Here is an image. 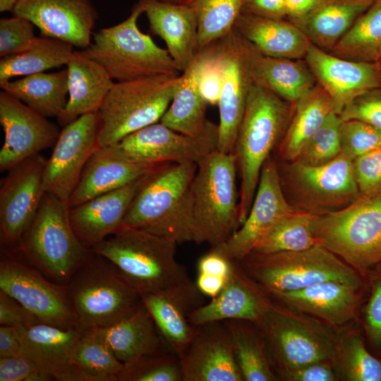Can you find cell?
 I'll return each mask as SVG.
<instances>
[{
	"mask_svg": "<svg viewBox=\"0 0 381 381\" xmlns=\"http://www.w3.org/2000/svg\"><path fill=\"white\" fill-rule=\"evenodd\" d=\"M178 244L144 230L123 226L91 250L112 262L141 295L163 294L191 311L205 304L204 295L176 258Z\"/></svg>",
	"mask_w": 381,
	"mask_h": 381,
	"instance_id": "6da1fadb",
	"label": "cell"
},
{
	"mask_svg": "<svg viewBox=\"0 0 381 381\" xmlns=\"http://www.w3.org/2000/svg\"><path fill=\"white\" fill-rule=\"evenodd\" d=\"M194 162L157 165L133 200L123 226L146 231L177 244L193 242L192 184Z\"/></svg>",
	"mask_w": 381,
	"mask_h": 381,
	"instance_id": "7a4b0ae2",
	"label": "cell"
},
{
	"mask_svg": "<svg viewBox=\"0 0 381 381\" xmlns=\"http://www.w3.org/2000/svg\"><path fill=\"white\" fill-rule=\"evenodd\" d=\"M291 111V104L268 89L252 84L233 152L241 179V225L253 202L262 169L279 145Z\"/></svg>",
	"mask_w": 381,
	"mask_h": 381,
	"instance_id": "3957f363",
	"label": "cell"
},
{
	"mask_svg": "<svg viewBox=\"0 0 381 381\" xmlns=\"http://www.w3.org/2000/svg\"><path fill=\"white\" fill-rule=\"evenodd\" d=\"M237 171L234 154L217 150L198 164L192 184L193 242L218 246L241 226Z\"/></svg>",
	"mask_w": 381,
	"mask_h": 381,
	"instance_id": "277c9868",
	"label": "cell"
},
{
	"mask_svg": "<svg viewBox=\"0 0 381 381\" xmlns=\"http://www.w3.org/2000/svg\"><path fill=\"white\" fill-rule=\"evenodd\" d=\"M316 243L363 277L381 268V194L360 196L339 210L315 215Z\"/></svg>",
	"mask_w": 381,
	"mask_h": 381,
	"instance_id": "5b68a950",
	"label": "cell"
},
{
	"mask_svg": "<svg viewBox=\"0 0 381 381\" xmlns=\"http://www.w3.org/2000/svg\"><path fill=\"white\" fill-rule=\"evenodd\" d=\"M66 287L78 327L83 331L112 325L133 313L143 302L115 265L94 252Z\"/></svg>",
	"mask_w": 381,
	"mask_h": 381,
	"instance_id": "8992f818",
	"label": "cell"
},
{
	"mask_svg": "<svg viewBox=\"0 0 381 381\" xmlns=\"http://www.w3.org/2000/svg\"><path fill=\"white\" fill-rule=\"evenodd\" d=\"M142 0L134 4L123 21L99 30L83 49L107 71L113 80H129L182 72L167 49L159 47L139 29L138 20L144 13Z\"/></svg>",
	"mask_w": 381,
	"mask_h": 381,
	"instance_id": "52a82bcc",
	"label": "cell"
},
{
	"mask_svg": "<svg viewBox=\"0 0 381 381\" xmlns=\"http://www.w3.org/2000/svg\"><path fill=\"white\" fill-rule=\"evenodd\" d=\"M20 253L49 280L66 285L92 251L76 236L68 202L45 193L24 235Z\"/></svg>",
	"mask_w": 381,
	"mask_h": 381,
	"instance_id": "ba28073f",
	"label": "cell"
},
{
	"mask_svg": "<svg viewBox=\"0 0 381 381\" xmlns=\"http://www.w3.org/2000/svg\"><path fill=\"white\" fill-rule=\"evenodd\" d=\"M237 261L251 279L272 295L329 280L362 286L356 270L318 243L299 251L250 253Z\"/></svg>",
	"mask_w": 381,
	"mask_h": 381,
	"instance_id": "9c48e42d",
	"label": "cell"
},
{
	"mask_svg": "<svg viewBox=\"0 0 381 381\" xmlns=\"http://www.w3.org/2000/svg\"><path fill=\"white\" fill-rule=\"evenodd\" d=\"M179 75H157L114 82L98 113L100 146L159 122L180 83Z\"/></svg>",
	"mask_w": 381,
	"mask_h": 381,
	"instance_id": "30bf717a",
	"label": "cell"
},
{
	"mask_svg": "<svg viewBox=\"0 0 381 381\" xmlns=\"http://www.w3.org/2000/svg\"><path fill=\"white\" fill-rule=\"evenodd\" d=\"M258 325L279 378L289 370L313 362L332 361L334 356L339 340L332 329L288 306L272 303Z\"/></svg>",
	"mask_w": 381,
	"mask_h": 381,
	"instance_id": "8fae6325",
	"label": "cell"
},
{
	"mask_svg": "<svg viewBox=\"0 0 381 381\" xmlns=\"http://www.w3.org/2000/svg\"><path fill=\"white\" fill-rule=\"evenodd\" d=\"M277 164L284 193L296 211L313 215L337 211L361 196L353 161L341 154L320 166L296 161Z\"/></svg>",
	"mask_w": 381,
	"mask_h": 381,
	"instance_id": "7c38bea8",
	"label": "cell"
},
{
	"mask_svg": "<svg viewBox=\"0 0 381 381\" xmlns=\"http://www.w3.org/2000/svg\"><path fill=\"white\" fill-rule=\"evenodd\" d=\"M19 254L1 249L0 290L16 299L41 322L78 327L66 285L52 282Z\"/></svg>",
	"mask_w": 381,
	"mask_h": 381,
	"instance_id": "4fadbf2b",
	"label": "cell"
},
{
	"mask_svg": "<svg viewBox=\"0 0 381 381\" xmlns=\"http://www.w3.org/2000/svg\"><path fill=\"white\" fill-rule=\"evenodd\" d=\"M47 159L40 153L8 170L0 189V241L2 250L20 252L25 234L46 193L43 173Z\"/></svg>",
	"mask_w": 381,
	"mask_h": 381,
	"instance_id": "5bb4252c",
	"label": "cell"
},
{
	"mask_svg": "<svg viewBox=\"0 0 381 381\" xmlns=\"http://www.w3.org/2000/svg\"><path fill=\"white\" fill-rule=\"evenodd\" d=\"M212 46L223 74L217 104L219 123L217 150L224 153H233L249 90L253 83L247 44L246 40L234 29Z\"/></svg>",
	"mask_w": 381,
	"mask_h": 381,
	"instance_id": "9a60e30c",
	"label": "cell"
},
{
	"mask_svg": "<svg viewBox=\"0 0 381 381\" xmlns=\"http://www.w3.org/2000/svg\"><path fill=\"white\" fill-rule=\"evenodd\" d=\"M98 112L82 115L64 126L44 169L46 193L68 200L93 152L100 146Z\"/></svg>",
	"mask_w": 381,
	"mask_h": 381,
	"instance_id": "2e32d148",
	"label": "cell"
},
{
	"mask_svg": "<svg viewBox=\"0 0 381 381\" xmlns=\"http://www.w3.org/2000/svg\"><path fill=\"white\" fill-rule=\"evenodd\" d=\"M218 124L207 121L203 131L189 135L157 122L136 131L117 143L131 159L141 163L194 162L217 150Z\"/></svg>",
	"mask_w": 381,
	"mask_h": 381,
	"instance_id": "e0dca14e",
	"label": "cell"
},
{
	"mask_svg": "<svg viewBox=\"0 0 381 381\" xmlns=\"http://www.w3.org/2000/svg\"><path fill=\"white\" fill-rule=\"evenodd\" d=\"M296 211L282 190L277 162L270 157L262 169L246 220L225 243L211 248L230 260H239L252 251L277 222Z\"/></svg>",
	"mask_w": 381,
	"mask_h": 381,
	"instance_id": "ac0fdd59",
	"label": "cell"
},
{
	"mask_svg": "<svg viewBox=\"0 0 381 381\" xmlns=\"http://www.w3.org/2000/svg\"><path fill=\"white\" fill-rule=\"evenodd\" d=\"M0 123L4 132L1 171H8L52 147L61 131L47 117L4 90L0 92Z\"/></svg>",
	"mask_w": 381,
	"mask_h": 381,
	"instance_id": "d6986e66",
	"label": "cell"
},
{
	"mask_svg": "<svg viewBox=\"0 0 381 381\" xmlns=\"http://www.w3.org/2000/svg\"><path fill=\"white\" fill-rule=\"evenodd\" d=\"M39 28L42 36L85 49L92 42L98 13L92 0H18L11 12Z\"/></svg>",
	"mask_w": 381,
	"mask_h": 381,
	"instance_id": "ffe728a7",
	"label": "cell"
},
{
	"mask_svg": "<svg viewBox=\"0 0 381 381\" xmlns=\"http://www.w3.org/2000/svg\"><path fill=\"white\" fill-rule=\"evenodd\" d=\"M180 356L183 381H243L223 321L196 325Z\"/></svg>",
	"mask_w": 381,
	"mask_h": 381,
	"instance_id": "44dd1931",
	"label": "cell"
},
{
	"mask_svg": "<svg viewBox=\"0 0 381 381\" xmlns=\"http://www.w3.org/2000/svg\"><path fill=\"white\" fill-rule=\"evenodd\" d=\"M304 60L337 114L357 96L381 87V68L377 63L342 59L312 43Z\"/></svg>",
	"mask_w": 381,
	"mask_h": 381,
	"instance_id": "7402d4cb",
	"label": "cell"
},
{
	"mask_svg": "<svg viewBox=\"0 0 381 381\" xmlns=\"http://www.w3.org/2000/svg\"><path fill=\"white\" fill-rule=\"evenodd\" d=\"M147 174L69 208L72 227L86 248L91 250L123 227L126 212Z\"/></svg>",
	"mask_w": 381,
	"mask_h": 381,
	"instance_id": "603a6c76",
	"label": "cell"
},
{
	"mask_svg": "<svg viewBox=\"0 0 381 381\" xmlns=\"http://www.w3.org/2000/svg\"><path fill=\"white\" fill-rule=\"evenodd\" d=\"M159 164L131 159L118 143L99 146L86 163L68 205L70 208L123 187L147 174Z\"/></svg>",
	"mask_w": 381,
	"mask_h": 381,
	"instance_id": "cb8c5ba5",
	"label": "cell"
},
{
	"mask_svg": "<svg viewBox=\"0 0 381 381\" xmlns=\"http://www.w3.org/2000/svg\"><path fill=\"white\" fill-rule=\"evenodd\" d=\"M272 294L251 279L237 260H232L229 279L220 294L188 316L194 325L228 319H243L259 323L273 301Z\"/></svg>",
	"mask_w": 381,
	"mask_h": 381,
	"instance_id": "d4e9b609",
	"label": "cell"
},
{
	"mask_svg": "<svg viewBox=\"0 0 381 381\" xmlns=\"http://www.w3.org/2000/svg\"><path fill=\"white\" fill-rule=\"evenodd\" d=\"M362 286L329 280L272 295L286 306L313 315L327 325H341L355 315Z\"/></svg>",
	"mask_w": 381,
	"mask_h": 381,
	"instance_id": "484cf974",
	"label": "cell"
},
{
	"mask_svg": "<svg viewBox=\"0 0 381 381\" xmlns=\"http://www.w3.org/2000/svg\"><path fill=\"white\" fill-rule=\"evenodd\" d=\"M142 1L150 31L164 41L170 56L183 72L198 52V27L193 10L181 2Z\"/></svg>",
	"mask_w": 381,
	"mask_h": 381,
	"instance_id": "4316f807",
	"label": "cell"
},
{
	"mask_svg": "<svg viewBox=\"0 0 381 381\" xmlns=\"http://www.w3.org/2000/svg\"><path fill=\"white\" fill-rule=\"evenodd\" d=\"M18 329L24 357L39 364L54 380L78 381L71 365V352L83 330L44 322Z\"/></svg>",
	"mask_w": 381,
	"mask_h": 381,
	"instance_id": "83f0119b",
	"label": "cell"
},
{
	"mask_svg": "<svg viewBox=\"0 0 381 381\" xmlns=\"http://www.w3.org/2000/svg\"><path fill=\"white\" fill-rule=\"evenodd\" d=\"M68 97L57 118L64 126L79 116L98 112L114 82L107 71L85 52H73L67 64Z\"/></svg>",
	"mask_w": 381,
	"mask_h": 381,
	"instance_id": "f1b7e54d",
	"label": "cell"
},
{
	"mask_svg": "<svg viewBox=\"0 0 381 381\" xmlns=\"http://www.w3.org/2000/svg\"><path fill=\"white\" fill-rule=\"evenodd\" d=\"M234 29L258 52L270 57L304 59L311 44L305 33L286 18L241 12Z\"/></svg>",
	"mask_w": 381,
	"mask_h": 381,
	"instance_id": "f546056e",
	"label": "cell"
},
{
	"mask_svg": "<svg viewBox=\"0 0 381 381\" xmlns=\"http://www.w3.org/2000/svg\"><path fill=\"white\" fill-rule=\"evenodd\" d=\"M91 330L124 364L145 356L172 350L143 302L123 320L104 328Z\"/></svg>",
	"mask_w": 381,
	"mask_h": 381,
	"instance_id": "4dcf8cb0",
	"label": "cell"
},
{
	"mask_svg": "<svg viewBox=\"0 0 381 381\" xmlns=\"http://www.w3.org/2000/svg\"><path fill=\"white\" fill-rule=\"evenodd\" d=\"M246 44L253 83L268 89L291 104L316 85L305 60L267 56L248 41Z\"/></svg>",
	"mask_w": 381,
	"mask_h": 381,
	"instance_id": "1f68e13d",
	"label": "cell"
},
{
	"mask_svg": "<svg viewBox=\"0 0 381 381\" xmlns=\"http://www.w3.org/2000/svg\"><path fill=\"white\" fill-rule=\"evenodd\" d=\"M375 0H325L304 18L292 22L318 47L329 52Z\"/></svg>",
	"mask_w": 381,
	"mask_h": 381,
	"instance_id": "d6a6232c",
	"label": "cell"
},
{
	"mask_svg": "<svg viewBox=\"0 0 381 381\" xmlns=\"http://www.w3.org/2000/svg\"><path fill=\"white\" fill-rule=\"evenodd\" d=\"M204 50L197 52L193 60L181 73L180 83L168 109L159 122L179 133L196 135L205 128L208 104L200 90V73Z\"/></svg>",
	"mask_w": 381,
	"mask_h": 381,
	"instance_id": "836d02e7",
	"label": "cell"
},
{
	"mask_svg": "<svg viewBox=\"0 0 381 381\" xmlns=\"http://www.w3.org/2000/svg\"><path fill=\"white\" fill-rule=\"evenodd\" d=\"M293 104L286 130L278 145L282 162L294 161L303 144L334 111L330 97L318 84Z\"/></svg>",
	"mask_w": 381,
	"mask_h": 381,
	"instance_id": "e575fe53",
	"label": "cell"
},
{
	"mask_svg": "<svg viewBox=\"0 0 381 381\" xmlns=\"http://www.w3.org/2000/svg\"><path fill=\"white\" fill-rule=\"evenodd\" d=\"M0 87L42 115L58 118L68 97L67 68L28 75L0 83Z\"/></svg>",
	"mask_w": 381,
	"mask_h": 381,
	"instance_id": "d590c367",
	"label": "cell"
},
{
	"mask_svg": "<svg viewBox=\"0 0 381 381\" xmlns=\"http://www.w3.org/2000/svg\"><path fill=\"white\" fill-rule=\"evenodd\" d=\"M222 321L229 334L243 381L279 380L260 325L243 319Z\"/></svg>",
	"mask_w": 381,
	"mask_h": 381,
	"instance_id": "8d00e7d4",
	"label": "cell"
},
{
	"mask_svg": "<svg viewBox=\"0 0 381 381\" xmlns=\"http://www.w3.org/2000/svg\"><path fill=\"white\" fill-rule=\"evenodd\" d=\"M73 52V45L69 42L44 36L36 37L25 51L1 58L0 83L66 65Z\"/></svg>",
	"mask_w": 381,
	"mask_h": 381,
	"instance_id": "74e56055",
	"label": "cell"
},
{
	"mask_svg": "<svg viewBox=\"0 0 381 381\" xmlns=\"http://www.w3.org/2000/svg\"><path fill=\"white\" fill-rule=\"evenodd\" d=\"M78 381H120L124 368L109 346L93 330L83 331L71 352Z\"/></svg>",
	"mask_w": 381,
	"mask_h": 381,
	"instance_id": "f35d334b",
	"label": "cell"
},
{
	"mask_svg": "<svg viewBox=\"0 0 381 381\" xmlns=\"http://www.w3.org/2000/svg\"><path fill=\"white\" fill-rule=\"evenodd\" d=\"M380 50L381 0H375L328 52L345 59L376 63Z\"/></svg>",
	"mask_w": 381,
	"mask_h": 381,
	"instance_id": "ab89813d",
	"label": "cell"
},
{
	"mask_svg": "<svg viewBox=\"0 0 381 381\" xmlns=\"http://www.w3.org/2000/svg\"><path fill=\"white\" fill-rule=\"evenodd\" d=\"M141 298L164 339L180 357L195 334V326L188 320L191 312L163 294H146Z\"/></svg>",
	"mask_w": 381,
	"mask_h": 381,
	"instance_id": "60d3db41",
	"label": "cell"
},
{
	"mask_svg": "<svg viewBox=\"0 0 381 381\" xmlns=\"http://www.w3.org/2000/svg\"><path fill=\"white\" fill-rule=\"evenodd\" d=\"M243 0H181L190 7L198 27V51L219 41L233 30Z\"/></svg>",
	"mask_w": 381,
	"mask_h": 381,
	"instance_id": "b9f144b4",
	"label": "cell"
},
{
	"mask_svg": "<svg viewBox=\"0 0 381 381\" xmlns=\"http://www.w3.org/2000/svg\"><path fill=\"white\" fill-rule=\"evenodd\" d=\"M314 216L299 211L285 216L267 232L250 253L270 254L313 247L317 243L310 230Z\"/></svg>",
	"mask_w": 381,
	"mask_h": 381,
	"instance_id": "7bdbcfd3",
	"label": "cell"
},
{
	"mask_svg": "<svg viewBox=\"0 0 381 381\" xmlns=\"http://www.w3.org/2000/svg\"><path fill=\"white\" fill-rule=\"evenodd\" d=\"M332 363L343 380L381 381V361L368 351L358 334L350 333L338 341Z\"/></svg>",
	"mask_w": 381,
	"mask_h": 381,
	"instance_id": "ee69618b",
	"label": "cell"
},
{
	"mask_svg": "<svg viewBox=\"0 0 381 381\" xmlns=\"http://www.w3.org/2000/svg\"><path fill=\"white\" fill-rule=\"evenodd\" d=\"M344 121L332 111L308 139L294 161L309 166L327 164L341 154V130Z\"/></svg>",
	"mask_w": 381,
	"mask_h": 381,
	"instance_id": "f6af8a7d",
	"label": "cell"
},
{
	"mask_svg": "<svg viewBox=\"0 0 381 381\" xmlns=\"http://www.w3.org/2000/svg\"><path fill=\"white\" fill-rule=\"evenodd\" d=\"M120 381H183L180 358L172 350L124 364Z\"/></svg>",
	"mask_w": 381,
	"mask_h": 381,
	"instance_id": "bcb514c9",
	"label": "cell"
},
{
	"mask_svg": "<svg viewBox=\"0 0 381 381\" xmlns=\"http://www.w3.org/2000/svg\"><path fill=\"white\" fill-rule=\"evenodd\" d=\"M381 146V131L365 122L344 121L341 130V154L354 160Z\"/></svg>",
	"mask_w": 381,
	"mask_h": 381,
	"instance_id": "7dc6e473",
	"label": "cell"
},
{
	"mask_svg": "<svg viewBox=\"0 0 381 381\" xmlns=\"http://www.w3.org/2000/svg\"><path fill=\"white\" fill-rule=\"evenodd\" d=\"M35 25L28 19L13 16L0 19V56L6 57L28 49L34 42Z\"/></svg>",
	"mask_w": 381,
	"mask_h": 381,
	"instance_id": "c3c4849f",
	"label": "cell"
},
{
	"mask_svg": "<svg viewBox=\"0 0 381 381\" xmlns=\"http://www.w3.org/2000/svg\"><path fill=\"white\" fill-rule=\"evenodd\" d=\"M353 171L361 196L381 194V146L353 160Z\"/></svg>",
	"mask_w": 381,
	"mask_h": 381,
	"instance_id": "681fc988",
	"label": "cell"
},
{
	"mask_svg": "<svg viewBox=\"0 0 381 381\" xmlns=\"http://www.w3.org/2000/svg\"><path fill=\"white\" fill-rule=\"evenodd\" d=\"M339 114L344 121H361L381 131V87L357 96Z\"/></svg>",
	"mask_w": 381,
	"mask_h": 381,
	"instance_id": "f907efd6",
	"label": "cell"
},
{
	"mask_svg": "<svg viewBox=\"0 0 381 381\" xmlns=\"http://www.w3.org/2000/svg\"><path fill=\"white\" fill-rule=\"evenodd\" d=\"M371 277V290L364 309L363 326L373 349L381 353V268Z\"/></svg>",
	"mask_w": 381,
	"mask_h": 381,
	"instance_id": "816d5d0a",
	"label": "cell"
},
{
	"mask_svg": "<svg viewBox=\"0 0 381 381\" xmlns=\"http://www.w3.org/2000/svg\"><path fill=\"white\" fill-rule=\"evenodd\" d=\"M54 380L34 361L24 357H0V381Z\"/></svg>",
	"mask_w": 381,
	"mask_h": 381,
	"instance_id": "f5cc1de1",
	"label": "cell"
},
{
	"mask_svg": "<svg viewBox=\"0 0 381 381\" xmlns=\"http://www.w3.org/2000/svg\"><path fill=\"white\" fill-rule=\"evenodd\" d=\"M202 49L204 60L200 73V90L208 104L217 105L223 83L222 71L212 44Z\"/></svg>",
	"mask_w": 381,
	"mask_h": 381,
	"instance_id": "db71d44e",
	"label": "cell"
},
{
	"mask_svg": "<svg viewBox=\"0 0 381 381\" xmlns=\"http://www.w3.org/2000/svg\"><path fill=\"white\" fill-rule=\"evenodd\" d=\"M41 322L16 299L0 290V324L24 328Z\"/></svg>",
	"mask_w": 381,
	"mask_h": 381,
	"instance_id": "11a10c76",
	"label": "cell"
},
{
	"mask_svg": "<svg viewBox=\"0 0 381 381\" xmlns=\"http://www.w3.org/2000/svg\"><path fill=\"white\" fill-rule=\"evenodd\" d=\"M279 378L289 381H334L338 377L332 361H323L289 370Z\"/></svg>",
	"mask_w": 381,
	"mask_h": 381,
	"instance_id": "9f6ffc18",
	"label": "cell"
},
{
	"mask_svg": "<svg viewBox=\"0 0 381 381\" xmlns=\"http://www.w3.org/2000/svg\"><path fill=\"white\" fill-rule=\"evenodd\" d=\"M241 12L271 18H286L284 0H243Z\"/></svg>",
	"mask_w": 381,
	"mask_h": 381,
	"instance_id": "6f0895ef",
	"label": "cell"
},
{
	"mask_svg": "<svg viewBox=\"0 0 381 381\" xmlns=\"http://www.w3.org/2000/svg\"><path fill=\"white\" fill-rule=\"evenodd\" d=\"M231 262L232 260L211 248L198 260V270L200 273L229 277Z\"/></svg>",
	"mask_w": 381,
	"mask_h": 381,
	"instance_id": "680465c9",
	"label": "cell"
},
{
	"mask_svg": "<svg viewBox=\"0 0 381 381\" xmlns=\"http://www.w3.org/2000/svg\"><path fill=\"white\" fill-rule=\"evenodd\" d=\"M23 356L18 328L1 325L0 357Z\"/></svg>",
	"mask_w": 381,
	"mask_h": 381,
	"instance_id": "91938a15",
	"label": "cell"
},
{
	"mask_svg": "<svg viewBox=\"0 0 381 381\" xmlns=\"http://www.w3.org/2000/svg\"><path fill=\"white\" fill-rule=\"evenodd\" d=\"M325 0H284L286 18L297 21L313 11Z\"/></svg>",
	"mask_w": 381,
	"mask_h": 381,
	"instance_id": "94428289",
	"label": "cell"
},
{
	"mask_svg": "<svg viewBox=\"0 0 381 381\" xmlns=\"http://www.w3.org/2000/svg\"><path fill=\"white\" fill-rule=\"evenodd\" d=\"M228 279L229 277L198 272L195 282L198 288L203 295L213 298L220 294Z\"/></svg>",
	"mask_w": 381,
	"mask_h": 381,
	"instance_id": "6125c7cd",
	"label": "cell"
},
{
	"mask_svg": "<svg viewBox=\"0 0 381 381\" xmlns=\"http://www.w3.org/2000/svg\"><path fill=\"white\" fill-rule=\"evenodd\" d=\"M18 0H0V11L12 12Z\"/></svg>",
	"mask_w": 381,
	"mask_h": 381,
	"instance_id": "be15d7a7",
	"label": "cell"
},
{
	"mask_svg": "<svg viewBox=\"0 0 381 381\" xmlns=\"http://www.w3.org/2000/svg\"><path fill=\"white\" fill-rule=\"evenodd\" d=\"M376 63L381 67V50L379 53Z\"/></svg>",
	"mask_w": 381,
	"mask_h": 381,
	"instance_id": "e7e4bbea",
	"label": "cell"
},
{
	"mask_svg": "<svg viewBox=\"0 0 381 381\" xmlns=\"http://www.w3.org/2000/svg\"><path fill=\"white\" fill-rule=\"evenodd\" d=\"M164 2H171V3H178L181 1V0H159Z\"/></svg>",
	"mask_w": 381,
	"mask_h": 381,
	"instance_id": "03108f58",
	"label": "cell"
},
{
	"mask_svg": "<svg viewBox=\"0 0 381 381\" xmlns=\"http://www.w3.org/2000/svg\"><path fill=\"white\" fill-rule=\"evenodd\" d=\"M381 68V67H380ZM380 80H381V71H380Z\"/></svg>",
	"mask_w": 381,
	"mask_h": 381,
	"instance_id": "003e7915",
	"label": "cell"
}]
</instances>
